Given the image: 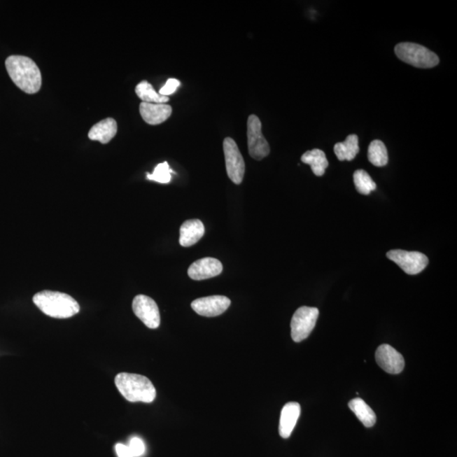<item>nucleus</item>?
I'll list each match as a JSON object with an SVG mask.
<instances>
[{
  "instance_id": "nucleus-1",
  "label": "nucleus",
  "mask_w": 457,
  "mask_h": 457,
  "mask_svg": "<svg viewBox=\"0 0 457 457\" xmlns=\"http://www.w3.org/2000/svg\"><path fill=\"white\" fill-rule=\"evenodd\" d=\"M6 66L11 80L23 92L34 94L41 88V72L34 60L26 56L12 55L7 58Z\"/></svg>"
},
{
  "instance_id": "nucleus-2",
  "label": "nucleus",
  "mask_w": 457,
  "mask_h": 457,
  "mask_svg": "<svg viewBox=\"0 0 457 457\" xmlns=\"http://www.w3.org/2000/svg\"><path fill=\"white\" fill-rule=\"evenodd\" d=\"M44 314L55 318H69L80 312V305L70 295L59 291L43 290L32 299Z\"/></svg>"
},
{
  "instance_id": "nucleus-3",
  "label": "nucleus",
  "mask_w": 457,
  "mask_h": 457,
  "mask_svg": "<svg viewBox=\"0 0 457 457\" xmlns=\"http://www.w3.org/2000/svg\"><path fill=\"white\" fill-rule=\"evenodd\" d=\"M115 386L125 400L131 402L151 403L156 398V389L145 376L120 373L115 379Z\"/></svg>"
},
{
  "instance_id": "nucleus-4",
  "label": "nucleus",
  "mask_w": 457,
  "mask_h": 457,
  "mask_svg": "<svg viewBox=\"0 0 457 457\" xmlns=\"http://www.w3.org/2000/svg\"><path fill=\"white\" fill-rule=\"evenodd\" d=\"M395 52L400 60L414 67L428 69L440 63L438 55L420 44L400 43L395 47Z\"/></svg>"
},
{
  "instance_id": "nucleus-5",
  "label": "nucleus",
  "mask_w": 457,
  "mask_h": 457,
  "mask_svg": "<svg viewBox=\"0 0 457 457\" xmlns=\"http://www.w3.org/2000/svg\"><path fill=\"white\" fill-rule=\"evenodd\" d=\"M319 311L316 307H302L295 312L290 322L291 338L301 342L309 337L318 321Z\"/></svg>"
},
{
  "instance_id": "nucleus-6",
  "label": "nucleus",
  "mask_w": 457,
  "mask_h": 457,
  "mask_svg": "<svg viewBox=\"0 0 457 457\" xmlns=\"http://www.w3.org/2000/svg\"><path fill=\"white\" fill-rule=\"evenodd\" d=\"M386 256L410 276L421 273L428 265L426 255L419 252H407V251L396 249L388 252Z\"/></svg>"
},
{
  "instance_id": "nucleus-7",
  "label": "nucleus",
  "mask_w": 457,
  "mask_h": 457,
  "mask_svg": "<svg viewBox=\"0 0 457 457\" xmlns=\"http://www.w3.org/2000/svg\"><path fill=\"white\" fill-rule=\"evenodd\" d=\"M248 144L249 155L254 160H262L269 155V144L262 135L261 121L255 115L248 120Z\"/></svg>"
},
{
  "instance_id": "nucleus-8",
  "label": "nucleus",
  "mask_w": 457,
  "mask_h": 457,
  "mask_svg": "<svg viewBox=\"0 0 457 457\" xmlns=\"http://www.w3.org/2000/svg\"><path fill=\"white\" fill-rule=\"evenodd\" d=\"M226 171L234 184L240 185L244 181L245 162L238 146L232 139L226 137L223 143Z\"/></svg>"
},
{
  "instance_id": "nucleus-9",
  "label": "nucleus",
  "mask_w": 457,
  "mask_h": 457,
  "mask_svg": "<svg viewBox=\"0 0 457 457\" xmlns=\"http://www.w3.org/2000/svg\"><path fill=\"white\" fill-rule=\"evenodd\" d=\"M133 312L149 329H157L160 325L159 307L155 300L145 295H139L132 302Z\"/></svg>"
},
{
  "instance_id": "nucleus-10",
  "label": "nucleus",
  "mask_w": 457,
  "mask_h": 457,
  "mask_svg": "<svg viewBox=\"0 0 457 457\" xmlns=\"http://www.w3.org/2000/svg\"><path fill=\"white\" fill-rule=\"evenodd\" d=\"M375 358L378 365L388 374H400L405 367L403 356L387 344H383L378 347Z\"/></svg>"
},
{
  "instance_id": "nucleus-11",
  "label": "nucleus",
  "mask_w": 457,
  "mask_h": 457,
  "mask_svg": "<svg viewBox=\"0 0 457 457\" xmlns=\"http://www.w3.org/2000/svg\"><path fill=\"white\" fill-rule=\"evenodd\" d=\"M230 299L225 296H211L196 299L192 309L204 317H217L224 314L230 306Z\"/></svg>"
},
{
  "instance_id": "nucleus-12",
  "label": "nucleus",
  "mask_w": 457,
  "mask_h": 457,
  "mask_svg": "<svg viewBox=\"0 0 457 457\" xmlns=\"http://www.w3.org/2000/svg\"><path fill=\"white\" fill-rule=\"evenodd\" d=\"M223 271V265L220 260L213 258H204L194 262L189 267L188 273L194 281H204L220 276Z\"/></svg>"
},
{
  "instance_id": "nucleus-13",
  "label": "nucleus",
  "mask_w": 457,
  "mask_h": 457,
  "mask_svg": "<svg viewBox=\"0 0 457 457\" xmlns=\"http://www.w3.org/2000/svg\"><path fill=\"white\" fill-rule=\"evenodd\" d=\"M140 114L146 123L152 125L164 122L172 114L171 105L167 104H148L141 102Z\"/></svg>"
},
{
  "instance_id": "nucleus-14",
  "label": "nucleus",
  "mask_w": 457,
  "mask_h": 457,
  "mask_svg": "<svg viewBox=\"0 0 457 457\" xmlns=\"http://www.w3.org/2000/svg\"><path fill=\"white\" fill-rule=\"evenodd\" d=\"M301 414V406L297 402L286 404L281 411L279 432L282 438L288 439Z\"/></svg>"
},
{
  "instance_id": "nucleus-15",
  "label": "nucleus",
  "mask_w": 457,
  "mask_h": 457,
  "mask_svg": "<svg viewBox=\"0 0 457 457\" xmlns=\"http://www.w3.org/2000/svg\"><path fill=\"white\" fill-rule=\"evenodd\" d=\"M204 225L199 220L185 221L180 229L181 246L189 248L195 245L204 237Z\"/></svg>"
},
{
  "instance_id": "nucleus-16",
  "label": "nucleus",
  "mask_w": 457,
  "mask_h": 457,
  "mask_svg": "<svg viewBox=\"0 0 457 457\" xmlns=\"http://www.w3.org/2000/svg\"><path fill=\"white\" fill-rule=\"evenodd\" d=\"M118 127L114 119L107 118L101 120L91 128L88 132V137L92 141H98L101 143H109L116 135Z\"/></svg>"
},
{
  "instance_id": "nucleus-17",
  "label": "nucleus",
  "mask_w": 457,
  "mask_h": 457,
  "mask_svg": "<svg viewBox=\"0 0 457 457\" xmlns=\"http://www.w3.org/2000/svg\"><path fill=\"white\" fill-rule=\"evenodd\" d=\"M301 160L302 163L310 165L314 175L317 176L325 175L326 169L329 167L325 153L321 149L315 148L303 153Z\"/></svg>"
},
{
  "instance_id": "nucleus-18",
  "label": "nucleus",
  "mask_w": 457,
  "mask_h": 457,
  "mask_svg": "<svg viewBox=\"0 0 457 457\" xmlns=\"http://www.w3.org/2000/svg\"><path fill=\"white\" fill-rule=\"evenodd\" d=\"M358 136L349 135L343 143L335 145L334 151L339 161L353 160L359 153Z\"/></svg>"
},
{
  "instance_id": "nucleus-19",
  "label": "nucleus",
  "mask_w": 457,
  "mask_h": 457,
  "mask_svg": "<svg viewBox=\"0 0 457 457\" xmlns=\"http://www.w3.org/2000/svg\"><path fill=\"white\" fill-rule=\"evenodd\" d=\"M349 407L360 421L367 428L373 427L376 423V415L371 407L361 398L351 400Z\"/></svg>"
},
{
  "instance_id": "nucleus-20",
  "label": "nucleus",
  "mask_w": 457,
  "mask_h": 457,
  "mask_svg": "<svg viewBox=\"0 0 457 457\" xmlns=\"http://www.w3.org/2000/svg\"><path fill=\"white\" fill-rule=\"evenodd\" d=\"M136 94L144 103L167 104L169 101V97L160 94L147 80H143L137 84Z\"/></svg>"
},
{
  "instance_id": "nucleus-21",
  "label": "nucleus",
  "mask_w": 457,
  "mask_h": 457,
  "mask_svg": "<svg viewBox=\"0 0 457 457\" xmlns=\"http://www.w3.org/2000/svg\"><path fill=\"white\" fill-rule=\"evenodd\" d=\"M367 157L370 163L376 167H386L388 164V151L385 143L380 140L372 141L367 151Z\"/></svg>"
},
{
  "instance_id": "nucleus-22",
  "label": "nucleus",
  "mask_w": 457,
  "mask_h": 457,
  "mask_svg": "<svg viewBox=\"0 0 457 457\" xmlns=\"http://www.w3.org/2000/svg\"><path fill=\"white\" fill-rule=\"evenodd\" d=\"M353 179L356 189H357L359 193L363 194V195H370L377 188L376 187L375 182L369 175V173L363 171V169H358V171H355Z\"/></svg>"
},
{
  "instance_id": "nucleus-23",
  "label": "nucleus",
  "mask_w": 457,
  "mask_h": 457,
  "mask_svg": "<svg viewBox=\"0 0 457 457\" xmlns=\"http://www.w3.org/2000/svg\"><path fill=\"white\" fill-rule=\"evenodd\" d=\"M172 169L169 168L167 162L157 164L152 174H148V180L167 184L171 180Z\"/></svg>"
},
{
  "instance_id": "nucleus-24",
  "label": "nucleus",
  "mask_w": 457,
  "mask_h": 457,
  "mask_svg": "<svg viewBox=\"0 0 457 457\" xmlns=\"http://www.w3.org/2000/svg\"><path fill=\"white\" fill-rule=\"evenodd\" d=\"M128 447L130 449L133 457H139L143 456L146 451L145 444L143 440H141L140 438H137V437H134V438L131 440Z\"/></svg>"
},
{
  "instance_id": "nucleus-25",
  "label": "nucleus",
  "mask_w": 457,
  "mask_h": 457,
  "mask_svg": "<svg viewBox=\"0 0 457 457\" xmlns=\"http://www.w3.org/2000/svg\"><path fill=\"white\" fill-rule=\"evenodd\" d=\"M180 80L175 78L169 79L164 86L160 89L159 94L169 97L176 91V89L180 87Z\"/></svg>"
},
{
  "instance_id": "nucleus-26",
  "label": "nucleus",
  "mask_w": 457,
  "mask_h": 457,
  "mask_svg": "<svg viewBox=\"0 0 457 457\" xmlns=\"http://www.w3.org/2000/svg\"><path fill=\"white\" fill-rule=\"evenodd\" d=\"M115 451L119 457H133L130 449L123 444H117Z\"/></svg>"
}]
</instances>
